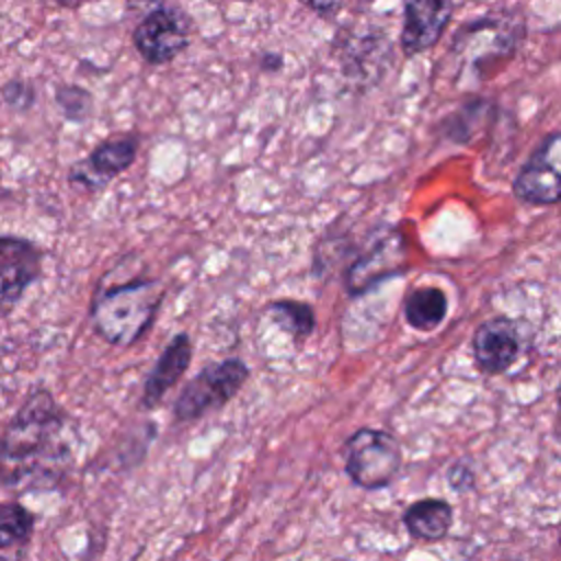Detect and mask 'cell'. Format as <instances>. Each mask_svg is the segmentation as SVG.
<instances>
[{"label": "cell", "mask_w": 561, "mask_h": 561, "mask_svg": "<svg viewBox=\"0 0 561 561\" xmlns=\"http://www.w3.org/2000/svg\"><path fill=\"white\" fill-rule=\"evenodd\" d=\"M75 462L68 416L46 388H35L0 434V482L15 493L57 489Z\"/></svg>", "instance_id": "1"}, {"label": "cell", "mask_w": 561, "mask_h": 561, "mask_svg": "<svg viewBox=\"0 0 561 561\" xmlns=\"http://www.w3.org/2000/svg\"><path fill=\"white\" fill-rule=\"evenodd\" d=\"M164 300L158 278H131L101 289L92 300V327L116 348L134 346L153 324Z\"/></svg>", "instance_id": "2"}, {"label": "cell", "mask_w": 561, "mask_h": 561, "mask_svg": "<svg viewBox=\"0 0 561 561\" xmlns=\"http://www.w3.org/2000/svg\"><path fill=\"white\" fill-rule=\"evenodd\" d=\"M342 454L346 476L366 491L388 486L401 469V445L386 430L359 427L346 438Z\"/></svg>", "instance_id": "3"}, {"label": "cell", "mask_w": 561, "mask_h": 561, "mask_svg": "<svg viewBox=\"0 0 561 561\" xmlns=\"http://www.w3.org/2000/svg\"><path fill=\"white\" fill-rule=\"evenodd\" d=\"M248 377L250 368L239 357L206 364L191 381L184 383L173 403V419L191 423L217 408H224L241 390Z\"/></svg>", "instance_id": "4"}, {"label": "cell", "mask_w": 561, "mask_h": 561, "mask_svg": "<svg viewBox=\"0 0 561 561\" xmlns=\"http://www.w3.org/2000/svg\"><path fill=\"white\" fill-rule=\"evenodd\" d=\"M191 26V15L184 9L162 2L138 20L131 44L145 64L164 66L186 50Z\"/></svg>", "instance_id": "5"}, {"label": "cell", "mask_w": 561, "mask_h": 561, "mask_svg": "<svg viewBox=\"0 0 561 561\" xmlns=\"http://www.w3.org/2000/svg\"><path fill=\"white\" fill-rule=\"evenodd\" d=\"M333 50L346 81L359 88L375 85L392 59V44L377 24H368L364 28H340L333 39Z\"/></svg>", "instance_id": "6"}, {"label": "cell", "mask_w": 561, "mask_h": 561, "mask_svg": "<svg viewBox=\"0 0 561 561\" xmlns=\"http://www.w3.org/2000/svg\"><path fill=\"white\" fill-rule=\"evenodd\" d=\"M405 263V239L397 228H379L373 232L359 256L348 265L344 283L351 296H362L377 283L394 276Z\"/></svg>", "instance_id": "7"}, {"label": "cell", "mask_w": 561, "mask_h": 561, "mask_svg": "<svg viewBox=\"0 0 561 561\" xmlns=\"http://www.w3.org/2000/svg\"><path fill=\"white\" fill-rule=\"evenodd\" d=\"M513 193L530 206L561 202V131L548 134L513 180Z\"/></svg>", "instance_id": "8"}, {"label": "cell", "mask_w": 561, "mask_h": 561, "mask_svg": "<svg viewBox=\"0 0 561 561\" xmlns=\"http://www.w3.org/2000/svg\"><path fill=\"white\" fill-rule=\"evenodd\" d=\"M526 324L506 316L484 320L471 340L473 359L486 375H500L508 370L524 351Z\"/></svg>", "instance_id": "9"}, {"label": "cell", "mask_w": 561, "mask_h": 561, "mask_svg": "<svg viewBox=\"0 0 561 561\" xmlns=\"http://www.w3.org/2000/svg\"><path fill=\"white\" fill-rule=\"evenodd\" d=\"M138 136L134 134H116L101 140L83 162H77L70 173L68 182L77 188L99 191L112 178L127 171L136 156H138Z\"/></svg>", "instance_id": "10"}, {"label": "cell", "mask_w": 561, "mask_h": 561, "mask_svg": "<svg viewBox=\"0 0 561 561\" xmlns=\"http://www.w3.org/2000/svg\"><path fill=\"white\" fill-rule=\"evenodd\" d=\"M42 250L20 237H0V316L13 311L42 276Z\"/></svg>", "instance_id": "11"}, {"label": "cell", "mask_w": 561, "mask_h": 561, "mask_svg": "<svg viewBox=\"0 0 561 561\" xmlns=\"http://www.w3.org/2000/svg\"><path fill=\"white\" fill-rule=\"evenodd\" d=\"M403 24L399 33V46L405 57L421 55L438 44L451 13L454 0H401Z\"/></svg>", "instance_id": "12"}, {"label": "cell", "mask_w": 561, "mask_h": 561, "mask_svg": "<svg viewBox=\"0 0 561 561\" xmlns=\"http://www.w3.org/2000/svg\"><path fill=\"white\" fill-rule=\"evenodd\" d=\"M191 359H193V344H191V337L188 333L180 331L175 333L169 344L162 348L158 362L153 364L151 373L147 375L145 379V386H142V397H140V403L142 408H156L160 405V401L164 399V394L178 386V381L184 377L186 368L191 366Z\"/></svg>", "instance_id": "13"}, {"label": "cell", "mask_w": 561, "mask_h": 561, "mask_svg": "<svg viewBox=\"0 0 561 561\" xmlns=\"http://www.w3.org/2000/svg\"><path fill=\"white\" fill-rule=\"evenodd\" d=\"M454 522L451 504L443 497H423L412 502L403 513V526L416 541L443 539Z\"/></svg>", "instance_id": "14"}, {"label": "cell", "mask_w": 561, "mask_h": 561, "mask_svg": "<svg viewBox=\"0 0 561 561\" xmlns=\"http://www.w3.org/2000/svg\"><path fill=\"white\" fill-rule=\"evenodd\" d=\"M35 533V515L18 500L0 502V559H22Z\"/></svg>", "instance_id": "15"}, {"label": "cell", "mask_w": 561, "mask_h": 561, "mask_svg": "<svg viewBox=\"0 0 561 561\" xmlns=\"http://www.w3.org/2000/svg\"><path fill=\"white\" fill-rule=\"evenodd\" d=\"M405 322L416 331H434L447 316V296L440 287H416L403 300Z\"/></svg>", "instance_id": "16"}, {"label": "cell", "mask_w": 561, "mask_h": 561, "mask_svg": "<svg viewBox=\"0 0 561 561\" xmlns=\"http://www.w3.org/2000/svg\"><path fill=\"white\" fill-rule=\"evenodd\" d=\"M267 318L296 342L307 340L316 329V311L309 302L296 298H278L265 307Z\"/></svg>", "instance_id": "17"}, {"label": "cell", "mask_w": 561, "mask_h": 561, "mask_svg": "<svg viewBox=\"0 0 561 561\" xmlns=\"http://www.w3.org/2000/svg\"><path fill=\"white\" fill-rule=\"evenodd\" d=\"M55 103H57L61 116L70 123H83L94 112L92 92L77 83H59L55 88Z\"/></svg>", "instance_id": "18"}, {"label": "cell", "mask_w": 561, "mask_h": 561, "mask_svg": "<svg viewBox=\"0 0 561 561\" xmlns=\"http://www.w3.org/2000/svg\"><path fill=\"white\" fill-rule=\"evenodd\" d=\"M0 96L4 101V105H9L15 112H26L33 107L35 103V88L31 81L24 79H9L7 83H2L0 88Z\"/></svg>", "instance_id": "19"}, {"label": "cell", "mask_w": 561, "mask_h": 561, "mask_svg": "<svg viewBox=\"0 0 561 561\" xmlns=\"http://www.w3.org/2000/svg\"><path fill=\"white\" fill-rule=\"evenodd\" d=\"M298 2L324 20L335 18L344 4V0H298Z\"/></svg>", "instance_id": "20"}, {"label": "cell", "mask_w": 561, "mask_h": 561, "mask_svg": "<svg viewBox=\"0 0 561 561\" xmlns=\"http://www.w3.org/2000/svg\"><path fill=\"white\" fill-rule=\"evenodd\" d=\"M447 480L454 489L467 491V489L473 486V471L469 467H465L462 462H456V465H451V469L447 473Z\"/></svg>", "instance_id": "21"}, {"label": "cell", "mask_w": 561, "mask_h": 561, "mask_svg": "<svg viewBox=\"0 0 561 561\" xmlns=\"http://www.w3.org/2000/svg\"><path fill=\"white\" fill-rule=\"evenodd\" d=\"M259 66L265 72H276V70L283 68V55L280 53H263L261 59H259Z\"/></svg>", "instance_id": "22"}, {"label": "cell", "mask_w": 561, "mask_h": 561, "mask_svg": "<svg viewBox=\"0 0 561 561\" xmlns=\"http://www.w3.org/2000/svg\"><path fill=\"white\" fill-rule=\"evenodd\" d=\"M557 421H554V436L561 440V383L557 388Z\"/></svg>", "instance_id": "23"}, {"label": "cell", "mask_w": 561, "mask_h": 561, "mask_svg": "<svg viewBox=\"0 0 561 561\" xmlns=\"http://www.w3.org/2000/svg\"><path fill=\"white\" fill-rule=\"evenodd\" d=\"M61 7H66V9H77V7H81V4H85V2H92V0H57Z\"/></svg>", "instance_id": "24"}, {"label": "cell", "mask_w": 561, "mask_h": 561, "mask_svg": "<svg viewBox=\"0 0 561 561\" xmlns=\"http://www.w3.org/2000/svg\"><path fill=\"white\" fill-rule=\"evenodd\" d=\"M234 2H252V0H234Z\"/></svg>", "instance_id": "25"}, {"label": "cell", "mask_w": 561, "mask_h": 561, "mask_svg": "<svg viewBox=\"0 0 561 561\" xmlns=\"http://www.w3.org/2000/svg\"><path fill=\"white\" fill-rule=\"evenodd\" d=\"M364 2H373V0H364Z\"/></svg>", "instance_id": "26"}, {"label": "cell", "mask_w": 561, "mask_h": 561, "mask_svg": "<svg viewBox=\"0 0 561 561\" xmlns=\"http://www.w3.org/2000/svg\"><path fill=\"white\" fill-rule=\"evenodd\" d=\"M559 543H561V537H559Z\"/></svg>", "instance_id": "27"}]
</instances>
